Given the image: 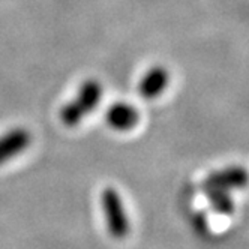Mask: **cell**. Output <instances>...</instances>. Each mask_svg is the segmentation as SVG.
Wrapping results in <instances>:
<instances>
[{"label": "cell", "mask_w": 249, "mask_h": 249, "mask_svg": "<svg viewBox=\"0 0 249 249\" xmlns=\"http://www.w3.org/2000/svg\"><path fill=\"white\" fill-rule=\"evenodd\" d=\"M248 174L246 170L233 165V167H227L218 171H213L206 177V182L203 186H212V188H221V189H239L246 185Z\"/></svg>", "instance_id": "cell-6"}, {"label": "cell", "mask_w": 249, "mask_h": 249, "mask_svg": "<svg viewBox=\"0 0 249 249\" xmlns=\"http://www.w3.org/2000/svg\"><path fill=\"white\" fill-rule=\"evenodd\" d=\"M102 92H104L102 84L98 80L95 78L86 80L78 87L75 98L62 107L60 110L62 123L68 128H74L77 124H80L86 119V116L96 110V107L102 99Z\"/></svg>", "instance_id": "cell-1"}, {"label": "cell", "mask_w": 249, "mask_h": 249, "mask_svg": "<svg viewBox=\"0 0 249 249\" xmlns=\"http://www.w3.org/2000/svg\"><path fill=\"white\" fill-rule=\"evenodd\" d=\"M101 209L104 213V219L107 222V230L111 237L122 240L129 234L131 222L126 215L122 195L117 189L107 186L101 192Z\"/></svg>", "instance_id": "cell-2"}, {"label": "cell", "mask_w": 249, "mask_h": 249, "mask_svg": "<svg viewBox=\"0 0 249 249\" xmlns=\"http://www.w3.org/2000/svg\"><path fill=\"white\" fill-rule=\"evenodd\" d=\"M32 143V134L26 128H14L0 135V165L23 153Z\"/></svg>", "instance_id": "cell-5"}, {"label": "cell", "mask_w": 249, "mask_h": 249, "mask_svg": "<svg viewBox=\"0 0 249 249\" xmlns=\"http://www.w3.org/2000/svg\"><path fill=\"white\" fill-rule=\"evenodd\" d=\"M168 83H170L168 71L161 65H155L141 77L138 83V95L146 101L156 99L167 90Z\"/></svg>", "instance_id": "cell-3"}, {"label": "cell", "mask_w": 249, "mask_h": 249, "mask_svg": "<svg viewBox=\"0 0 249 249\" xmlns=\"http://www.w3.org/2000/svg\"><path fill=\"white\" fill-rule=\"evenodd\" d=\"M105 122L114 131L128 132L138 124L140 113L128 102H114L105 113Z\"/></svg>", "instance_id": "cell-4"}, {"label": "cell", "mask_w": 249, "mask_h": 249, "mask_svg": "<svg viewBox=\"0 0 249 249\" xmlns=\"http://www.w3.org/2000/svg\"><path fill=\"white\" fill-rule=\"evenodd\" d=\"M203 192L210 204V207L221 213V215H231L234 212V200L231 197L230 191L221 189V188H212V186H203Z\"/></svg>", "instance_id": "cell-7"}]
</instances>
